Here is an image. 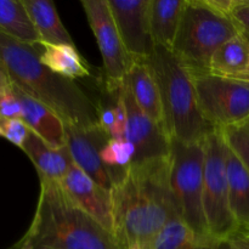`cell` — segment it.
Listing matches in <instances>:
<instances>
[{
    "label": "cell",
    "mask_w": 249,
    "mask_h": 249,
    "mask_svg": "<svg viewBox=\"0 0 249 249\" xmlns=\"http://www.w3.org/2000/svg\"><path fill=\"white\" fill-rule=\"evenodd\" d=\"M229 201L238 228L249 229V170L228 147Z\"/></svg>",
    "instance_id": "obj_20"
},
{
    "label": "cell",
    "mask_w": 249,
    "mask_h": 249,
    "mask_svg": "<svg viewBox=\"0 0 249 249\" xmlns=\"http://www.w3.org/2000/svg\"><path fill=\"white\" fill-rule=\"evenodd\" d=\"M203 141H170V191L177 215L197 233L211 236L203 209Z\"/></svg>",
    "instance_id": "obj_6"
},
{
    "label": "cell",
    "mask_w": 249,
    "mask_h": 249,
    "mask_svg": "<svg viewBox=\"0 0 249 249\" xmlns=\"http://www.w3.org/2000/svg\"><path fill=\"white\" fill-rule=\"evenodd\" d=\"M38 46L0 33V67L10 83L56 112L68 126L99 124L97 105L74 80L56 74L43 65Z\"/></svg>",
    "instance_id": "obj_2"
},
{
    "label": "cell",
    "mask_w": 249,
    "mask_h": 249,
    "mask_svg": "<svg viewBox=\"0 0 249 249\" xmlns=\"http://www.w3.org/2000/svg\"><path fill=\"white\" fill-rule=\"evenodd\" d=\"M0 117L22 119V107L12 84L0 87Z\"/></svg>",
    "instance_id": "obj_27"
},
{
    "label": "cell",
    "mask_w": 249,
    "mask_h": 249,
    "mask_svg": "<svg viewBox=\"0 0 249 249\" xmlns=\"http://www.w3.org/2000/svg\"><path fill=\"white\" fill-rule=\"evenodd\" d=\"M219 249H249V229L238 228L221 242Z\"/></svg>",
    "instance_id": "obj_31"
},
{
    "label": "cell",
    "mask_w": 249,
    "mask_h": 249,
    "mask_svg": "<svg viewBox=\"0 0 249 249\" xmlns=\"http://www.w3.org/2000/svg\"><path fill=\"white\" fill-rule=\"evenodd\" d=\"M119 91L116 100V125H114L113 130L111 133V139H125L126 111Z\"/></svg>",
    "instance_id": "obj_30"
},
{
    "label": "cell",
    "mask_w": 249,
    "mask_h": 249,
    "mask_svg": "<svg viewBox=\"0 0 249 249\" xmlns=\"http://www.w3.org/2000/svg\"><path fill=\"white\" fill-rule=\"evenodd\" d=\"M148 63L160 89L169 140L202 142L214 126L206 121L199 108L192 73L172 50L160 45H156Z\"/></svg>",
    "instance_id": "obj_4"
},
{
    "label": "cell",
    "mask_w": 249,
    "mask_h": 249,
    "mask_svg": "<svg viewBox=\"0 0 249 249\" xmlns=\"http://www.w3.org/2000/svg\"><path fill=\"white\" fill-rule=\"evenodd\" d=\"M11 83H10V79L7 78L6 73L2 71V68L0 67V87H5V85H10Z\"/></svg>",
    "instance_id": "obj_33"
},
{
    "label": "cell",
    "mask_w": 249,
    "mask_h": 249,
    "mask_svg": "<svg viewBox=\"0 0 249 249\" xmlns=\"http://www.w3.org/2000/svg\"><path fill=\"white\" fill-rule=\"evenodd\" d=\"M21 150L32 160L40 180L60 182L73 164L67 147L60 150L53 148L33 131L29 133Z\"/></svg>",
    "instance_id": "obj_16"
},
{
    "label": "cell",
    "mask_w": 249,
    "mask_h": 249,
    "mask_svg": "<svg viewBox=\"0 0 249 249\" xmlns=\"http://www.w3.org/2000/svg\"><path fill=\"white\" fill-rule=\"evenodd\" d=\"M202 114L211 125L226 128L249 118V82L213 73L192 74Z\"/></svg>",
    "instance_id": "obj_8"
},
{
    "label": "cell",
    "mask_w": 249,
    "mask_h": 249,
    "mask_svg": "<svg viewBox=\"0 0 249 249\" xmlns=\"http://www.w3.org/2000/svg\"><path fill=\"white\" fill-rule=\"evenodd\" d=\"M231 18L235 22L240 36L249 43V0H237Z\"/></svg>",
    "instance_id": "obj_28"
},
{
    "label": "cell",
    "mask_w": 249,
    "mask_h": 249,
    "mask_svg": "<svg viewBox=\"0 0 249 249\" xmlns=\"http://www.w3.org/2000/svg\"><path fill=\"white\" fill-rule=\"evenodd\" d=\"M40 60L49 70L67 79L75 80L90 75L89 67L84 58L72 45H41Z\"/></svg>",
    "instance_id": "obj_23"
},
{
    "label": "cell",
    "mask_w": 249,
    "mask_h": 249,
    "mask_svg": "<svg viewBox=\"0 0 249 249\" xmlns=\"http://www.w3.org/2000/svg\"><path fill=\"white\" fill-rule=\"evenodd\" d=\"M0 33L28 45H40V38L22 0H0Z\"/></svg>",
    "instance_id": "obj_21"
},
{
    "label": "cell",
    "mask_w": 249,
    "mask_h": 249,
    "mask_svg": "<svg viewBox=\"0 0 249 249\" xmlns=\"http://www.w3.org/2000/svg\"><path fill=\"white\" fill-rule=\"evenodd\" d=\"M206 2L215 11L231 17V14L237 4V0H206Z\"/></svg>",
    "instance_id": "obj_32"
},
{
    "label": "cell",
    "mask_w": 249,
    "mask_h": 249,
    "mask_svg": "<svg viewBox=\"0 0 249 249\" xmlns=\"http://www.w3.org/2000/svg\"><path fill=\"white\" fill-rule=\"evenodd\" d=\"M12 87L21 102L22 121L29 130L53 148L66 147V124L60 116L43 102L29 96L15 85Z\"/></svg>",
    "instance_id": "obj_14"
},
{
    "label": "cell",
    "mask_w": 249,
    "mask_h": 249,
    "mask_svg": "<svg viewBox=\"0 0 249 249\" xmlns=\"http://www.w3.org/2000/svg\"><path fill=\"white\" fill-rule=\"evenodd\" d=\"M125 80L141 111L164 128L160 89L148 60L133 61Z\"/></svg>",
    "instance_id": "obj_15"
},
{
    "label": "cell",
    "mask_w": 249,
    "mask_h": 249,
    "mask_svg": "<svg viewBox=\"0 0 249 249\" xmlns=\"http://www.w3.org/2000/svg\"><path fill=\"white\" fill-rule=\"evenodd\" d=\"M60 185L80 209L114 235L113 201L111 191L100 186L74 163L71 165Z\"/></svg>",
    "instance_id": "obj_13"
},
{
    "label": "cell",
    "mask_w": 249,
    "mask_h": 249,
    "mask_svg": "<svg viewBox=\"0 0 249 249\" xmlns=\"http://www.w3.org/2000/svg\"><path fill=\"white\" fill-rule=\"evenodd\" d=\"M209 73L229 78H242L249 73V43L241 36L226 41L212 57Z\"/></svg>",
    "instance_id": "obj_22"
},
{
    "label": "cell",
    "mask_w": 249,
    "mask_h": 249,
    "mask_svg": "<svg viewBox=\"0 0 249 249\" xmlns=\"http://www.w3.org/2000/svg\"><path fill=\"white\" fill-rule=\"evenodd\" d=\"M186 0H151L150 26L156 45L172 50Z\"/></svg>",
    "instance_id": "obj_19"
},
{
    "label": "cell",
    "mask_w": 249,
    "mask_h": 249,
    "mask_svg": "<svg viewBox=\"0 0 249 249\" xmlns=\"http://www.w3.org/2000/svg\"><path fill=\"white\" fill-rule=\"evenodd\" d=\"M220 241L192 230L182 219L175 215L160 229L151 249H219Z\"/></svg>",
    "instance_id": "obj_18"
},
{
    "label": "cell",
    "mask_w": 249,
    "mask_h": 249,
    "mask_svg": "<svg viewBox=\"0 0 249 249\" xmlns=\"http://www.w3.org/2000/svg\"><path fill=\"white\" fill-rule=\"evenodd\" d=\"M116 100L114 101L106 100V101L99 102V105H97L99 124L109 138H111V133L116 125Z\"/></svg>",
    "instance_id": "obj_29"
},
{
    "label": "cell",
    "mask_w": 249,
    "mask_h": 249,
    "mask_svg": "<svg viewBox=\"0 0 249 249\" xmlns=\"http://www.w3.org/2000/svg\"><path fill=\"white\" fill-rule=\"evenodd\" d=\"M82 5L102 56L106 92L117 94L133 60L124 48L107 0H83Z\"/></svg>",
    "instance_id": "obj_9"
},
{
    "label": "cell",
    "mask_w": 249,
    "mask_h": 249,
    "mask_svg": "<svg viewBox=\"0 0 249 249\" xmlns=\"http://www.w3.org/2000/svg\"><path fill=\"white\" fill-rule=\"evenodd\" d=\"M151 0H107L123 45L133 61H147L156 44L150 26Z\"/></svg>",
    "instance_id": "obj_11"
},
{
    "label": "cell",
    "mask_w": 249,
    "mask_h": 249,
    "mask_svg": "<svg viewBox=\"0 0 249 249\" xmlns=\"http://www.w3.org/2000/svg\"><path fill=\"white\" fill-rule=\"evenodd\" d=\"M203 209L209 235L223 242L238 229L229 201L228 145L223 129L214 126L203 140Z\"/></svg>",
    "instance_id": "obj_7"
},
{
    "label": "cell",
    "mask_w": 249,
    "mask_h": 249,
    "mask_svg": "<svg viewBox=\"0 0 249 249\" xmlns=\"http://www.w3.org/2000/svg\"><path fill=\"white\" fill-rule=\"evenodd\" d=\"M128 249H145V248L140 247V246H131V247H129Z\"/></svg>",
    "instance_id": "obj_34"
},
{
    "label": "cell",
    "mask_w": 249,
    "mask_h": 249,
    "mask_svg": "<svg viewBox=\"0 0 249 249\" xmlns=\"http://www.w3.org/2000/svg\"><path fill=\"white\" fill-rule=\"evenodd\" d=\"M40 38V45H72V36L63 26L51 0H22Z\"/></svg>",
    "instance_id": "obj_17"
},
{
    "label": "cell",
    "mask_w": 249,
    "mask_h": 249,
    "mask_svg": "<svg viewBox=\"0 0 249 249\" xmlns=\"http://www.w3.org/2000/svg\"><path fill=\"white\" fill-rule=\"evenodd\" d=\"M238 36L230 16L212 9L206 0H186L172 51L192 74L206 73L215 51Z\"/></svg>",
    "instance_id": "obj_5"
},
{
    "label": "cell",
    "mask_w": 249,
    "mask_h": 249,
    "mask_svg": "<svg viewBox=\"0 0 249 249\" xmlns=\"http://www.w3.org/2000/svg\"><path fill=\"white\" fill-rule=\"evenodd\" d=\"M29 133L31 130L22 119L0 117V138H4L17 147H23Z\"/></svg>",
    "instance_id": "obj_26"
},
{
    "label": "cell",
    "mask_w": 249,
    "mask_h": 249,
    "mask_svg": "<svg viewBox=\"0 0 249 249\" xmlns=\"http://www.w3.org/2000/svg\"><path fill=\"white\" fill-rule=\"evenodd\" d=\"M221 129L228 147L249 170V118Z\"/></svg>",
    "instance_id": "obj_25"
},
{
    "label": "cell",
    "mask_w": 249,
    "mask_h": 249,
    "mask_svg": "<svg viewBox=\"0 0 249 249\" xmlns=\"http://www.w3.org/2000/svg\"><path fill=\"white\" fill-rule=\"evenodd\" d=\"M10 249H123L116 236L67 196L60 182L40 180L31 226Z\"/></svg>",
    "instance_id": "obj_3"
},
{
    "label": "cell",
    "mask_w": 249,
    "mask_h": 249,
    "mask_svg": "<svg viewBox=\"0 0 249 249\" xmlns=\"http://www.w3.org/2000/svg\"><path fill=\"white\" fill-rule=\"evenodd\" d=\"M135 157V148L126 139H109L101 150V160L111 175L113 187L126 177Z\"/></svg>",
    "instance_id": "obj_24"
},
{
    "label": "cell",
    "mask_w": 249,
    "mask_h": 249,
    "mask_svg": "<svg viewBox=\"0 0 249 249\" xmlns=\"http://www.w3.org/2000/svg\"><path fill=\"white\" fill-rule=\"evenodd\" d=\"M109 139L100 124L90 128L66 125V147L73 163L100 186L112 192L113 182L101 160V150Z\"/></svg>",
    "instance_id": "obj_12"
},
{
    "label": "cell",
    "mask_w": 249,
    "mask_h": 249,
    "mask_svg": "<svg viewBox=\"0 0 249 249\" xmlns=\"http://www.w3.org/2000/svg\"><path fill=\"white\" fill-rule=\"evenodd\" d=\"M119 92L126 111L125 139L135 148L133 163H145L170 157V140L167 131L141 111L126 80H124Z\"/></svg>",
    "instance_id": "obj_10"
},
{
    "label": "cell",
    "mask_w": 249,
    "mask_h": 249,
    "mask_svg": "<svg viewBox=\"0 0 249 249\" xmlns=\"http://www.w3.org/2000/svg\"><path fill=\"white\" fill-rule=\"evenodd\" d=\"M114 235L123 249H151L160 229L177 215L170 191V157L133 163L112 190Z\"/></svg>",
    "instance_id": "obj_1"
}]
</instances>
